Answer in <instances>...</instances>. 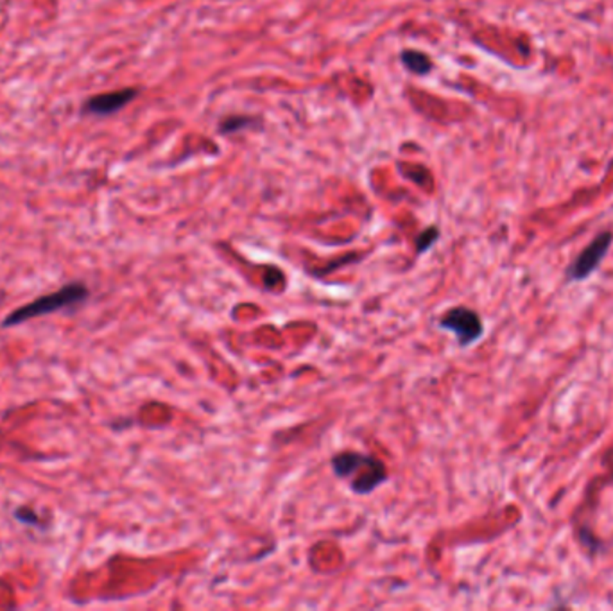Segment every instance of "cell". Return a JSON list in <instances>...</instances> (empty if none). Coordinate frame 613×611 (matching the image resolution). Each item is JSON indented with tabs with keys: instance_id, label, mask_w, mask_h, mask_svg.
<instances>
[{
	"instance_id": "6",
	"label": "cell",
	"mask_w": 613,
	"mask_h": 611,
	"mask_svg": "<svg viewBox=\"0 0 613 611\" xmlns=\"http://www.w3.org/2000/svg\"><path fill=\"white\" fill-rule=\"evenodd\" d=\"M404 57V63L406 66L415 72V74H427L431 68H433V63L429 61V57L422 52H416V50H406L402 54Z\"/></svg>"
},
{
	"instance_id": "8",
	"label": "cell",
	"mask_w": 613,
	"mask_h": 611,
	"mask_svg": "<svg viewBox=\"0 0 613 611\" xmlns=\"http://www.w3.org/2000/svg\"><path fill=\"white\" fill-rule=\"evenodd\" d=\"M420 239H424V244H418V251L422 253V251L429 249V248L434 244V240L438 239V230H436V228H429V230L425 231V235L420 237Z\"/></svg>"
},
{
	"instance_id": "7",
	"label": "cell",
	"mask_w": 613,
	"mask_h": 611,
	"mask_svg": "<svg viewBox=\"0 0 613 611\" xmlns=\"http://www.w3.org/2000/svg\"><path fill=\"white\" fill-rule=\"evenodd\" d=\"M14 519L23 524V526H31V528H41V519L38 517V513L31 508H25V506H20L14 510Z\"/></svg>"
},
{
	"instance_id": "9",
	"label": "cell",
	"mask_w": 613,
	"mask_h": 611,
	"mask_svg": "<svg viewBox=\"0 0 613 611\" xmlns=\"http://www.w3.org/2000/svg\"><path fill=\"white\" fill-rule=\"evenodd\" d=\"M248 122H250L248 118H228V120L223 122L221 129H223V133H230V131L239 129L241 126H244V124H248Z\"/></svg>"
},
{
	"instance_id": "5",
	"label": "cell",
	"mask_w": 613,
	"mask_h": 611,
	"mask_svg": "<svg viewBox=\"0 0 613 611\" xmlns=\"http://www.w3.org/2000/svg\"><path fill=\"white\" fill-rule=\"evenodd\" d=\"M136 95H138V92L135 88H124V90H117V92L101 93V95L88 99L83 111L88 115H99V117L111 115L115 111L122 109L124 106H127Z\"/></svg>"
},
{
	"instance_id": "3",
	"label": "cell",
	"mask_w": 613,
	"mask_h": 611,
	"mask_svg": "<svg viewBox=\"0 0 613 611\" xmlns=\"http://www.w3.org/2000/svg\"><path fill=\"white\" fill-rule=\"evenodd\" d=\"M440 327L456 336L461 346H470L485 334L481 316L469 307H452L440 319Z\"/></svg>"
},
{
	"instance_id": "1",
	"label": "cell",
	"mask_w": 613,
	"mask_h": 611,
	"mask_svg": "<svg viewBox=\"0 0 613 611\" xmlns=\"http://www.w3.org/2000/svg\"><path fill=\"white\" fill-rule=\"evenodd\" d=\"M90 296V291L84 284L81 282H72L63 285L61 289L48 292L45 296H38L36 300L11 310L4 319H2V328H11V327H18L25 321L36 319V318H43L48 314H56L61 312L65 309H75L81 303H84Z\"/></svg>"
},
{
	"instance_id": "2",
	"label": "cell",
	"mask_w": 613,
	"mask_h": 611,
	"mask_svg": "<svg viewBox=\"0 0 613 611\" xmlns=\"http://www.w3.org/2000/svg\"><path fill=\"white\" fill-rule=\"evenodd\" d=\"M332 470L339 479H348L352 492L359 495L372 493L388 479L386 467L381 459L354 450L336 454L332 458Z\"/></svg>"
},
{
	"instance_id": "4",
	"label": "cell",
	"mask_w": 613,
	"mask_h": 611,
	"mask_svg": "<svg viewBox=\"0 0 613 611\" xmlns=\"http://www.w3.org/2000/svg\"><path fill=\"white\" fill-rule=\"evenodd\" d=\"M613 242L612 231H603L600 233L578 257L576 260L569 266L567 269V276L569 280L574 282H582L585 278H589L605 260L607 253L610 251Z\"/></svg>"
}]
</instances>
